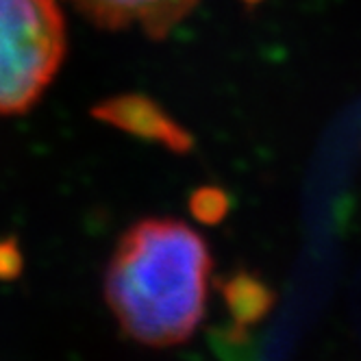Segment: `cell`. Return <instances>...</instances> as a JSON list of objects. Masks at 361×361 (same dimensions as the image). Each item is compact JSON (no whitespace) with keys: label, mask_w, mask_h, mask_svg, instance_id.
Wrapping results in <instances>:
<instances>
[{"label":"cell","mask_w":361,"mask_h":361,"mask_svg":"<svg viewBox=\"0 0 361 361\" xmlns=\"http://www.w3.org/2000/svg\"><path fill=\"white\" fill-rule=\"evenodd\" d=\"M190 212L196 220H200L204 224H216L228 212V198L218 188L196 190L190 198Z\"/></svg>","instance_id":"6"},{"label":"cell","mask_w":361,"mask_h":361,"mask_svg":"<svg viewBox=\"0 0 361 361\" xmlns=\"http://www.w3.org/2000/svg\"><path fill=\"white\" fill-rule=\"evenodd\" d=\"M222 294H224V300L231 309V314L242 324L246 322L250 324L266 314L268 290L259 281L248 274H238L233 279H228L222 286Z\"/></svg>","instance_id":"5"},{"label":"cell","mask_w":361,"mask_h":361,"mask_svg":"<svg viewBox=\"0 0 361 361\" xmlns=\"http://www.w3.org/2000/svg\"><path fill=\"white\" fill-rule=\"evenodd\" d=\"M24 270V257L13 238L0 240V281H13Z\"/></svg>","instance_id":"7"},{"label":"cell","mask_w":361,"mask_h":361,"mask_svg":"<svg viewBox=\"0 0 361 361\" xmlns=\"http://www.w3.org/2000/svg\"><path fill=\"white\" fill-rule=\"evenodd\" d=\"M246 3H257V0H246Z\"/></svg>","instance_id":"8"},{"label":"cell","mask_w":361,"mask_h":361,"mask_svg":"<svg viewBox=\"0 0 361 361\" xmlns=\"http://www.w3.org/2000/svg\"><path fill=\"white\" fill-rule=\"evenodd\" d=\"M96 27L107 31L140 29L150 39H166L198 0H68Z\"/></svg>","instance_id":"3"},{"label":"cell","mask_w":361,"mask_h":361,"mask_svg":"<svg viewBox=\"0 0 361 361\" xmlns=\"http://www.w3.org/2000/svg\"><path fill=\"white\" fill-rule=\"evenodd\" d=\"M66 48L57 0H0V116L35 105L57 76Z\"/></svg>","instance_id":"2"},{"label":"cell","mask_w":361,"mask_h":361,"mask_svg":"<svg viewBox=\"0 0 361 361\" xmlns=\"http://www.w3.org/2000/svg\"><path fill=\"white\" fill-rule=\"evenodd\" d=\"M212 255L192 226L142 220L118 242L105 300L126 338L150 348L188 342L204 316Z\"/></svg>","instance_id":"1"},{"label":"cell","mask_w":361,"mask_h":361,"mask_svg":"<svg viewBox=\"0 0 361 361\" xmlns=\"http://www.w3.org/2000/svg\"><path fill=\"white\" fill-rule=\"evenodd\" d=\"M92 118L135 137L157 142L172 152H188L194 146L192 135L174 122L157 102L142 94H122L98 102Z\"/></svg>","instance_id":"4"}]
</instances>
